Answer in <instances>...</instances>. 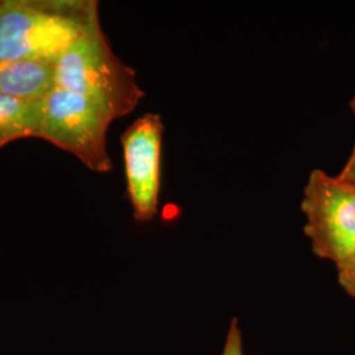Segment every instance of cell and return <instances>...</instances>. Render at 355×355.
I'll list each match as a JSON object with an SVG mask.
<instances>
[{
	"label": "cell",
	"instance_id": "6da1fadb",
	"mask_svg": "<svg viewBox=\"0 0 355 355\" xmlns=\"http://www.w3.org/2000/svg\"><path fill=\"white\" fill-rule=\"evenodd\" d=\"M55 87L87 99L112 121L132 114L145 96L136 71L114 54L99 19L57 58Z\"/></svg>",
	"mask_w": 355,
	"mask_h": 355
},
{
	"label": "cell",
	"instance_id": "7a4b0ae2",
	"mask_svg": "<svg viewBox=\"0 0 355 355\" xmlns=\"http://www.w3.org/2000/svg\"><path fill=\"white\" fill-rule=\"evenodd\" d=\"M96 19L92 0H0V61L57 60Z\"/></svg>",
	"mask_w": 355,
	"mask_h": 355
},
{
	"label": "cell",
	"instance_id": "3957f363",
	"mask_svg": "<svg viewBox=\"0 0 355 355\" xmlns=\"http://www.w3.org/2000/svg\"><path fill=\"white\" fill-rule=\"evenodd\" d=\"M114 121L74 92L54 87L41 101L37 137L73 154L95 173L112 170L107 135Z\"/></svg>",
	"mask_w": 355,
	"mask_h": 355
},
{
	"label": "cell",
	"instance_id": "277c9868",
	"mask_svg": "<svg viewBox=\"0 0 355 355\" xmlns=\"http://www.w3.org/2000/svg\"><path fill=\"white\" fill-rule=\"evenodd\" d=\"M302 211L313 253L334 265L355 252V184L316 168L305 183Z\"/></svg>",
	"mask_w": 355,
	"mask_h": 355
},
{
	"label": "cell",
	"instance_id": "5b68a950",
	"mask_svg": "<svg viewBox=\"0 0 355 355\" xmlns=\"http://www.w3.org/2000/svg\"><path fill=\"white\" fill-rule=\"evenodd\" d=\"M164 132L161 114L148 112L121 136L128 198L139 223L152 221L158 212Z\"/></svg>",
	"mask_w": 355,
	"mask_h": 355
},
{
	"label": "cell",
	"instance_id": "8992f818",
	"mask_svg": "<svg viewBox=\"0 0 355 355\" xmlns=\"http://www.w3.org/2000/svg\"><path fill=\"white\" fill-rule=\"evenodd\" d=\"M57 60L0 61V92L24 102H41L55 87Z\"/></svg>",
	"mask_w": 355,
	"mask_h": 355
},
{
	"label": "cell",
	"instance_id": "52a82bcc",
	"mask_svg": "<svg viewBox=\"0 0 355 355\" xmlns=\"http://www.w3.org/2000/svg\"><path fill=\"white\" fill-rule=\"evenodd\" d=\"M41 102H24L0 92V149L13 141L37 137Z\"/></svg>",
	"mask_w": 355,
	"mask_h": 355
},
{
	"label": "cell",
	"instance_id": "ba28073f",
	"mask_svg": "<svg viewBox=\"0 0 355 355\" xmlns=\"http://www.w3.org/2000/svg\"><path fill=\"white\" fill-rule=\"evenodd\" d=\"M336 267L340 286L355 299V252L338 262Z\"/></svg>",
	"mask_w": 355,
	"mask_h": 355
},
{
	"label": "cell",
	"instance_id": "9c48e42d",
	"mask_svg": "<svg viewBox=\"0 0 355 355\" xmlns=\"http://www.w3.org/2000/svg\"><path fill=\"white\" fill-rule=\"evenodd\" d=\"M221 355H243V340L240 324L236 318H233L229 324L225 343Z\"/></svg>",
	"mask_w": 355,
	"mask_h": 355
},
{
	"label": "cell",
	"instance_id": "30bf717a",
	"mask_svg": "<svg viewBox=\"0 0 355 355\" xmlns=\"http://www.w3.org/2000/svg\"><path fill=\"white\" fill-rule=\"evenodd\" d=\"M338 177L355 184V145L353 152L350 154L346 165L343 166V171L338 174Z\"/></svg>",
	"mask_w": 355,
	"mask_h": 355
},
{
	"label": "cell",
	"instance_id": "8fae6325",
	"mask_svg": "<svg viewBox=\"0 0 355 355\" xmlns=\"http://www.w3.org/2000/svg\"><path fill=\"white\" fill-rule=\"evenodd\" d=\"M350 107H352V110H353V112H354L355 114V98L352 101V103H350Z\"/></svg>",
	"mask_w": 355,
	"mask_h": 355
}]
</instances>
